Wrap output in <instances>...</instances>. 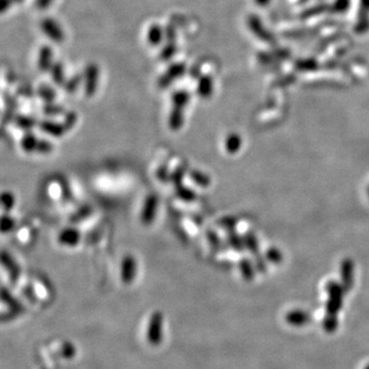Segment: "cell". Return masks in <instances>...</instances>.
Masks as SVG:
<instances>
[{"label":"cell","mask_w":369,"mask_h":369,"mask_svg":"<svg viewBox=\"0 0 369 369\" xmlns=\"http://www.w3.org/2000/svg\"><path fill=\"white\" fill-rule=\"evenodd\" d=\"M40 27L43 33L55 43H62L64 41L65 39L64 32L55 20L50 18H45L42 20Z\"/></svg>","instance_id":"7"},{"label":"cell","mask_w":369,"mask_h":369,"mask_svg":"<svg viewBox=\"0 0 369 369\" xmlns=\"http://www.w3.org/2000/svg\"><path fill=\"white\" fill-rule=\"evenodd\" d=\"M14 3H17V4H21V3H23V0H14Z\"/></svg>","instance_id":"48"},{"label":"cell","mask_w":369,"mask_h":369,"mask_svg":"<svg viewBox=\"0 0 369 369\" xmlns=\"http://www.w3.org/2000/svg\"><path fill=\"white\" fill-rule=\"evenodd\" d=\"M254 267L256 269L257 272L259 273H266L267 271V259L266 257H263L261 254H256L254 255Z\"/></svg>","instance_id":"44"},{"label":"cell","mask_w":369,"mask_h":369,"mask_svg":"<svg viewBox=\"0 0 369 369\" xmlns=\"http://www.w3.org/2000/svg\"><path fill=\"white\" fill-rule=\"evenodd\" d=\"M90 214H91V208L89 206H83L79 208L75 214H73V216L70 218V221L71 223H79L84 219H86Z\"/></svg>","instance_id":"38"},{"label":"cell","mask_w":369,"mask_h":369,"mask_svg":"<svg viewBox=\"0 0 369 369\" xmlns=\"http://www.w3.org/2000/svg\"><path fill=\"white\" fill-rule=\"evenodd\" d=\"M42 111L47 116H58L63 113H66L64 110V107L62 105H58L55 102L54 103H46L44 104Z\"/></svg>","instance_id":"34"},{"label":"cell","mask_w":369,"mask_h":369,"mask_svg":"<svg viewBox=\"0 0 369 369\" xmlns=\"http://www.w3.org/2000/svg\"><path fill=\"white\" fill-rule=\"evenodd\" d=\"M243 241H244V245L245 248L250 251L253 255H256L259 253V247H258V241L256 239V236L251 233L248 232L243 236Z\"/></svg>","instance_id":"28"},{"label":"cell","mask_w":369,"mask_h":369,"mask_svg":"<svg viewBox=\"0 0 369 369\" xmlns=\"http://www.w3.org/2000/svg\"><path fill=\"white\" fill-rule=\"evenodd\" d=\"M265 257L267 259V261H270L274 265H279L282 262L283 260V254L281 252L280 249L276 248V247H271L266 251Z\"/></svg>","instance_id":"32"},{"label":"cell","mask_w":369,"mask_h":369,"mask_svg":"<svg viewBox=\"0 0 369 369\" xmlns=\"http://www.w3.org/2000/svg\"><path fill=\"white\" fill-rule=\"evenodd\" d=\"M54 0H36V7L40 11L46 10L51 4Z\"/></svg>","instance_id":"46"},{"label":"cell","mask_w":369,"mask_h":369,"mask_svg":"<svg viewBox=\"0 0 369 369\" xmlns=\"http://www.w3.org/2000/svg\"><path fill=\"white\" fill-rule=\"evenodd\" d=\"M175 189V195L178 199H180L183 202H193L197 198L196 192L189 188L186 184H180V186L174 188Z\"/></svg>","instance_id":"21"},{"label":"cell","mask_w":369,"mask_h":369,"mask_svg":"<svg viewBox=\"0 0 369 369\" xmlns=\"http://www.w3.org/2000/svg\"><path fill=\"white\" fill-rule=\"evenodd\" d=\"M218 225L228 232L234 231L237 225V220L234 217H225L218 222Z\"/></svg>","instance_id":"39"},{"label":"cell","mask_w":369,"mask_h":369,"mask_svg":"<svg viewBox=\"0 0 369 369\" xmlns=\"http://www.w3.org/2000/svg\"><path fill=\"white\" fill-rule=\"evenodd\" d=\"M83 81V75L81 74H76L74 76H72L71 78H69L68 80H66L65 84H64V90L68 94H73V92L76 91V89L79 87V85L81 84V82Z\"/></svg>","instance_id":"31"},{"label":"cell","mask_w":369,"mask_h":369,"mask_svg":"<svg viewBox=\"0 0 369 369\" xmlns=\"http://www.w3.org/2000/svg\"><path fill=\"white\" fill-rule=\"evenodd\" d=\"M16 221L14 218H12L9 215H4L2 218V225H0V228H2V232L4 234L10 233L12 231L15 230L16 228Z\"/></svg>","instance_id":"35"},{"label":"cell","mask_w":369,"mask_h":369,"mask_svg":"<svg viewBox=\"0 0 369 369\" xmlns=\"http://www.w3.org/2000/svg\"><path fill=\"white\" fill-rule=\"evenodd\" d=\"M239 269H240L241 275L243 276V278L246 281H251L254 278L256 269L254 267V263L250 259H248V258L240 259Z\"/></svg>","instance_id":"20"},{"label":"cell","mask_w":369,"mask_h":369,"mask_svg":"<svg viewBox=\"0 0 369 369\" xmlns=\"http://www.w3.org/2000/svg\"><path fill=\"white\" fill-rule=\"evenodd\" d=\"M77 119H78V116H77V113H76V112H74V111H68V112L65 113V117H64L63 123H64L67 131L71 130V129L75 126V124H76V122H77Z\"/></svg>","instance_id":"40"},{"label":"cell","mask_w":369,"mask_h":369,"mask_svg":"<svg viewBox=\"0 0 369 369\" xmlns=\"http://www.w3.org/2000/svg\"><path fill=\"white\" fill-rule=\"evenodd\" d=\"M207 235V240L209 242V244L212 245L213 248H215V250L219 251L222 249V241L221 238L219 237V235L215 232V231H208L206 233Z\"/></svg>","instance_id":"41"},{"label":"cell","mask_w":369,"mask_h":369,"mask_svg":"<svg viewBox=\"0 0 369 369\" xmlns=\"http://www.w3.org/2000/svg\"><path fill=\"white\" fill-rule=\"evenodd\" d=\"M59 244L66 247H75L81 240V233L74 227H68L63 229L57 238Z\"/></svg>","instance_id":"8"},{"label":"cell","mask_w":369,"mask_h":369,"mask_svg":"<svg viewBox=\"0 0 369 369\" xmlns=\"http://www.w3.org/2000/svg\"><path fill=\"white\" fill-rule=\"evenodd\" d=\"M100 77V69L97 64H88L83 72V81H84V92L87 97H92L98 88V82Z\"/></svg>","instance_id":"3"},{"label":"cell","mask_w":369,"mask_h":369,"mask_svg":"<svg viewBox=\"0 0 369 369\" xmlns=\"http://www.w3.org/2000/svg\"><path fill=\"white\" fill-rule=\"evenodd\" d=\"M50 75L52 78V81L58 86H64L66 79L64 74V67L61 62H55L51 69H50Z\"/></svg>","instance_id":"23"},{"label":"cell","mask_w":369,"mask_h":369,"mask_svg":"<svg viewBox=\"0 0 369 369\" xmlns=\"http://www.w3.org/2000/svg\"><path fill=\"white\" fill-rule=\"evenodd\" d=\"M242 146L241 137L237 134H230L225 142V149L229 154H236Z\"/></svg>","instance_id":"22"},{"label":"cell","mask_w":369,"mask_h":369,"mask_svg":"<svg viewBox=\"0 0 369 369\" xmlns=\"http://www.w3.org/2000/svg\"><path fill=\"white\" fill-rule=\"evenodd\" d=\"M227 241H228L229 246H230L231 248H233L235 251L241 252V251H243L244 248H245L244 241H243V237L239 236V235L235 232V230L229 232L228 237H227Z\"/></svg>","instance_id":"27"},{"label":"cell","mask_w":369,"mask_h":369,"mask_svg":"<svg viewBox=\"0 0 369 369\" xmlns=\"http://www.w3.org/2000/svg\"><path fill=\"white\" fill-rule=\"evenodd\" d=\"M354 261L351 258H345L340 265V278L346 292H349L354 285Z\"/></svg>","instance_id":"9"},{"label":"cell","mask_w":369,"mask_h":369,"mask_svg":"<svg viewBox=\"0 0 369 369\" xmlns=\"http://www.w3.org/2000/svg\"><path fill=\"white\" fill-rule=\"evenodd\" d=\"M367 194H368V197H369V187L367 188Z\"/></svg>","instance_id":"49"},{"label":"cell","mask_w":369,"mask_h":369,"mask_svg":"<svg viewBox=\"0 0 369 369\" xmlns=\"http://www.w3.org/2000/svg\"><path fill=\"white\" fill-rule=\"evenodd\" d=\"M164 35H165L166 42H175V40H176V29H175L174 25L168 24L164 28Z\"/></svg>","instance_id":"43"},{"label":"cell","mask_w":369,"mask_h":369,"mask_svg":"<svg viewBox=\"0 0 369 369\" xmlns=\"http://www.w3.org/2000/svg\"><path fill=\"white\" fill-rule=\"evenodd\" d=\"M15 122L18 127L24 129L26 133L31 131V129L39 123L35 118L27 115H17L15 117Z\"/></svg>","instance_id":"24"},{"label":"cell","mask_w":369,"mask_h":369,"mask_svg":"<svg viewBox=\"0 0 369 369\" xmlns=\"http://www.w3.org/2000/svg\"><path fill=\"white\" fill-rule=\"evenodd\" d=\"M326 291L328 293L326 313L328 315H336L342 307V299L346 291L341 284L335 281H330L326 286Z\"/></svg>","instance_id":"1"},{"label":"cell","mask_w":369,"mask_h":369,"mask_svg":"<svg viewBox=\"0 0 369 369\" xmlns=\"http://www.w3.org/2000/svg\"><path fill=\"white\" fill-rule=\"evenodd\" d=\"M14 3V0H2L0 2V9H2V13H6L10 7L12 6V4Z\"/></svg>","instance_id":"47"},{"label":"cell","mask_w":369,"mask_h":369,"mask_svg":"<svg viewBox=\"0 0 369 369\" xmlns=\"http://www.w3.org/2000/svg\"><path fill=\"white\" fill-rule=\"evenodd\" d=\"M187 71V66L184 63H173L171 64L166 71L158 78L157 84L159 88H167L169 87L176 79L182 77Z\"/></svg>","instance_id":"2"},{"label":"cell","mask_w":369,"mask_h":369,"mask_svg":"<svg viewBox=\"0 0 369 369\" xmlns=\"http://www.w3.org/2000/svg\"><path fill=\"white\" fill-rule=\"evenodd\" d=\"M2 262H3V266L8 270L12 283L16 284L19 280V277L21 274L19 265L15 261L13 256L5 250L2 252Z\"/></svg>","instance_id":"11"},{"label":"cell","mask_w":369,"mask_h":369,"mask_svg":"<svg viewBox=\"0 0 369 369\" xmlns=\"http://www.w3.org/2000/svg\"><path fill=\"white\" fill-rule=\"evenodd\" d=\"M54 51L49 45H43L39 49L37 66L40 71L47 72L50 71L54 65Z\"/></svg>","instance_id":"12"},{"label":"cell","mask_w":369,"mask_h":369,"mask_svg":"<svg viewBox=\"0 0 369 369\" xmlns=\"http://www.w3.org/2000/svg\"><path fill=\"white\" fill-rule=\"evenodd\" d=\"M163 39H165L164 29L158 24H153L147 33V40L149 44L152 46H158L162 43Z\"/></svg>","instance_id":"15"},{"label":"cell","mask_w":369,"mask_h":369,"mask_svg":"<svg viewBox=\"0 0 369 369\" xmlns=\"http://www.w3.org/2000/svg\"><path fill=\"white\" fill-rule=\"evenodd\" d=\"M338 325L336 315H328L323 320V328L327 332H333L336 330Z\"/></svg>","instance_id":"36"},{"label":"cell","mask_w":369,"mask_h":369,"mask_svg":"<svg viewBox=\"0 0 369 369\" xmlns=\"http://www.w3.org/2000/svg\"><path fill=\"white\" fill-rule=\"evenodd\" d=\"M188 173H189V176L192 179V181L195 184H197V186H199L201 188H207L210 186L212 178L207 173H205L199 169H190L188 171Z\"/></svg>","instance_id":"17"},{"label":"cell","mask_w":369,"mask_h":369,"mask_svg":"<svg viewBox=\"0 0 369 369\" xmlns=\"http://www.w3.org/2000/svg\"><path fill=\"white\" fill-rule=\"evenodd\" d=\"M75 355V348L73 345H71L70 342H67V344H64L63 346V349H62V356L64 358H72L73 356Z\"/></svg>","instance_id":"45"},{"label":"cell","mask_w":369,"mask_h":369,"mask_svg":"<svg viewBox=\"0 0 369 369\" xmlns=\"http://www.w3.org/2000/svg\"><path fill=\"white\" fill-rule=\"evenodd\" d=\"M213 92V80L209 76H201L197 83V94L199 97L206 99Z\"/></svg>","instance_id":"19"},{"label":"cell","mask_w":369,"mask_h":369,"mask_svg":"<svg viewBox=\"0 0 369 369\" xmlns=\"http://www.w3.org/2000/svg\"><path fill=\"white\" fill-rule=\"evenodd\" d=\"M186 172H187V168L184 165L177 166L174 170L171 171V173H170V182L173 183L174 188H176V187L180 186V184H182V180H183L184 175H186Z\"/></svg>","instance_id":"29"},{"label":"cell","mask_w":369,"mask_h":369,"mask_svg":"<svg viewBox=\"0 0 369 369\" xmlns=\"http://www.w3.org/2000/svg\"><path fill=\"white\" fill-rule=\"evenodd\" d=\"M37 95L39 96V98L44 102V104L46 103H54L57 97L56 91L54 90L52 87L48 86V85H40L37 89Z\"/></svg>","instance_id":"26"},{"label":"cell","mask_w":369,"mask_h":369,"mask_svg":"<svg viewBox=\"0 0 369 369\" xmlns=\"http://www.w3.org/2000/svg\"><path fill=\"white\" fill-rule=\"evenodd\" d=\"M2 204L6 213H10L16 204V197L11 191H5L2 194Z\"/></svg>","instance_id":"33"},{"label":"cell","mask_w":369,"mask_h":369,"mask_svg":"<svg viewBox=\"0 0 369 369\" xmlns=\"http://www.w3.org/2000/svg\"><path fill=\"white\" fill-rule=\"evenodd\" d=\"M136 276H137V260L133 255L127 254L121 260L120 279L122 283L129 285L135 281Z\"/></svg>","instance_id":"6"},{"label":"cell","mask_w":369,"mask_h":369,"mask_svg":"<svg viewBox=\"0 0 369 369\" xmlns=\"http://www.w3.org/2000/svg\"><path fill=\"white\" fill-rule=\"evenodd\" d=\"M184 123V109L172 107L168 116V127L172 131H178Z\"/></svg>","instance_id":"13"},{"label":"cell","mask_w":369,"mask_h":369,"mask_svg":"<svg viewBox=\"0 0 369 369\" xmlns=\"http://www.w3.org/2000/svg\"><path fill=\"white\" fill-rule=\"evenodd\" d=\"M2 298H3V302L7 303L8 306L11 307V309L15 312H21L24 310V307L22 306V304L13 297V295L11 294L10 291H8L6 288V286L3 287L2 289Z\"/></svg>","instance_id":"25"},{"label":"cell","mask_w":369,"mask_h":369,"mask_svg":"<svg viewBox=\"0 0 369 369\" xmlns=\"http://www.w3.org/2000/svg\"><path fill=\"white\" fill-rule=\"evenodd\" d=\"M190 100H191L190 94L187 90H184V89L176 90L171 95L172 107H177V108L184 109L188 106V104L190 103Z\"/></svg>","instance_id":"16"},{"label":"cell","mask_w":369,"mask_h":369,"mask_svg":"<svg viewBox=\"0 0 369 369\" xmlns=\"http://www.w3.org/2000/svg\"><path fill=\"white\" fill-rule=\"evenodd\" d=\"M38 127L44 134L51 136L54 138H61L67 133V129L63 122H57V121L48 120V119L41 120L38 123Z\"/></svg>","instance_id":"10"},{"label":"cell","mask_w":369,"mask_h":369,"mask_svg":"<svg viewBox=\"0 0 369 369\" xmlns=\"http://www.w3.org/2000/svg\"><path fill=\"white\" fill-rule=\"evenodd\" d=\"M162 325H163V315L160 311H156L152 314L148 329H147V339L152 346H158L162 340Z\"/></svg>","instance_id":"4"},{"label":"cell","mask_w":369,"mask_h":369,"mask_svg":"<svg viewBox=\"0 0 369 369\" xmlns=\"http://www.w3.org/2000/svg\"><path fill=\"white\" fill-rule=\"evenodd\" d=\"M52 151H54V145L51 142L46 141L44 139H41V140L39 139L35 153L47 155V154H50Z\"/></svg>","instance_id":"37"},{"label":"cell","mask_w":369,"mask_h":369,"mask_svg":"<svg viewBox=\"0 0 369 369\" xmlns=\"http://www.w3.org/2000/svg\"><path fill=\"white\" fill-rule=\"evenodd\" d=\"M365 369H369V365H367V366L365 367Z\"/></svg>","instance_id":"50"},{"label":"cell","mask_w":369,"mask_h":369,"mask_svg":"<svg viewBox=\"0 0 369 369\" xmlns=\"http://www.w3.org/2000/svg\"><path fill=\"white\" fill-rule=\"evenodd\" d=\"M39 139L32 133L27 131L21 140V148L25 153H35Z\"/></svg>","instance_id":"18"},{"label":"cell","mask_w":369,"mask_h":369,"mask_svg":"<svg viewBox=\"0 0 369 369\" xmlns=\"http://www.w3.org/2000/svg\"><path fill=\"white\" fill-rule=\"evenodd\" d=\"M170 173L171 172L169 171L167 165H162L157 169L156 176L160 181L167 182V181H170Z\"/></svg>","instance_id":"42"},{"label":"cell","mask_w":369,"mask_h":369,"mask_svg":"<svg viewBox=\"0 0 369 369\" xmlns=\"http://www.w3.org/2000/svg\"><path fill=\"white\" fill-rule=\"evenodd\" d=\"M176 50H177V46H176L175 42H166L163 45V47L161 48L159 57H160L161 61L168 62L174 57V55L176 54Z\"/></svg>","instance_id":"30"},{"label":"cell","mask_w":369,"mask_h":369,"mask_svg":"<svg viewBox=\"0 0 369 369\" xmlns=\"http://www.w3.org/2000/svg\"><path fill=\"white\" fill-rule=\"evenodd\" d=\"M158 205H159V199L157 195L149 194L146 197L140 217L141 222L144 226H150L153 224L157 215Z\"/></svg>","instance_id":"5"},{"label":"cell","mask_w":369,"mask_h":369,"mask_svg":"<svg viewBox=\"0 0 369 369\" xmlns=\"http://www.w3.org/2000/svg\"><path fill=\"white\" fill-rule=\"evenodd\" d=\"M285 320L293 326H303L311 321V316L302 310H293L285 315Z\"/></svg>","instance_id":"14"}]
</instances>
